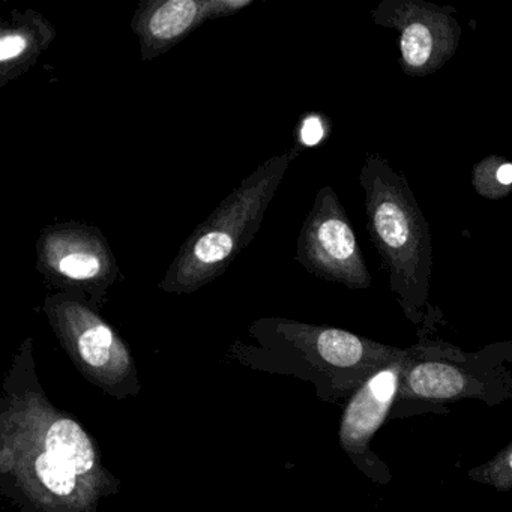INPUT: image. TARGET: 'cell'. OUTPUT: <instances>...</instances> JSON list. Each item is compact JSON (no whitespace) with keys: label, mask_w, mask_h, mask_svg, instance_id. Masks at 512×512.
Segmentation results:
<instances>
[{"label":"cell","mask_w":512,"mask_h":512,"mask_svg":"<svg viewBox=\"0 0 512 512\" xmlns=\"http://www.w3.org/2000/svg\"><path fill=\"white\" fill-rule=\"evenodd\" d=\"M292 160L274 155L248 175L188 236L158 289L190 295L221 277L256 238Z\"/></svg>","instance_id":"1"},{"label":"cell","mask_w":512,"mask_h":512,"mask_svg":"<svg viewBox=\"0 0 512 512\" xmlns=\"http://www.w3.org/2000/svg\"><path fill=\"white\" fill-rule=\"evenodd\" d=\"M371 239L389 271V283L413 308L428 298L433 250L430 227L401 173L370 155L359 176Z\"/></svg>","instance_id":"2"},{"label":"cell","mask_w":512,"mask_h":512,"mask_svg":"<svg viewBox=\"0 0 512 512\" xmlns=\"http://www.w3.org/2000/svg\"><path fill=\"white\" fill-rule=\"evenodd\" d=\"M37 271L61 292L80 293L101 307L121 268L98 227L67 221L44 227L37 241Z\"/></svg>","instance_id":"3"},{"label":"cell","mask_w":512,"mask_h":512,"mask_svg":"<svg viewBox=\"0 0 512 512\" xmlns=\"http://www.w3.org/2000/svg\"><path fill=\"white\" fill-rule=\"evenodd\" d=\"M296 260L320 280L368 289L371 275L349 217L332 187L317 191L296 242Z\"/></svg>","instance_id":"4"},{"label":"cell","mask_w":512,"mask_h":512,"mask_svg":"<svg viewBox=\"0 0 512 512\" xmlns=\"http://www.w3.org/2000/svg\"><path fill=\"white\" fill-rule=\"evenodd\" d=\"M44 311L71 358L86 373L115 383L133 371V358L124 340L86 296L55 293L47 296Z\"/></svg>","instance_id":"5"},{"label":"cell","mask_w":512,"mask_h":512,"mask_svg":"<svg viewBox=\"0 0 512 512\" xmlns=\"http://www.w3.org/2000/svg\"><path fill=\"white\" fill-rule=\"evenodd\" d=\"M451 11L421 0H385L373 11V19L400 34L404 73L427 77L440 70L460 44L463 29Z\"/></svg>","instance_id":"6"},{"label":"cell","mask_w":512,"mask_h":512,"mask_svg":"<svg viewBox=\"0 0 512 512\" xmlns=\"http://www.w3.org/2000/svg\"><path fill=\"white\" fill-rule=\"evenodd\" d=\"M29 472L40 490L56 500H70L97 472V449L85 428L68 416H53L44 428Z\"/></svg>","instance_id":"7"},{"label":"cell","mask_w":512,"mask_h":512,"mask_svg":"<svg viewBox=\"0 0 512 512\" xmlns=\"http://www.w3.org/2000/svg\"><path fill=\"white\" fill-rule=\"evenodd\" d=\"M254 0H142L131 29L139 38L142 61H154L194 31L224 17L236 16Z\"/></svg>","instance_id":"8"},{"label":"cell","mask_w":512,"mask_h":512,"mask_svg":"<svg viewBox=\"0 0 512 512\" xmlns=\"http://www.w3.org/2000/svg\"><path fill=\"white\" fill-rule=\"evenodd\" d=\"M56 35L52 23L38 11H13L0 28V88L28 73Z\"/></svg>","instance_id":"9"},{"label":"cell","mask_w":512,"mask_h":512,"mask_svg":"<svg viewBox=\"0 0 512 512\" xmlns=\"http://www.w3.org/2000/svg\"><path fill=\"white\" fill-rule=\"evenodd\" d=\"M400 380V368H385L374 374L352 398L343 422H341V442L347 448L365 445L385 421Z\"/></svg>","instance_id":"10"},{"label":"cell","mask_w":512,"mask_h":512,"mask_svg":"<svg viewBox=\"0 0 512 512\" xmlns=\"http://www.w3.org/2000/svg\"><path fill=\"white\" fill-rule=\"evenodd\" d=\"M295 331L313 344L317 355L332 367H355L365 356V341L352 332L337 328H310L293 323Z\"/></svg>","instance_id":"11"},{"label":"cell","mask_w":512,"mask_h":512,"mask_svg":"<svg viewBox=\"0 0 512 512\" xmlns=\"http://www.w3.org/2000/svg\"><path fill=\"white\" fill-rule=\"evenodd\" d=\"M413 394L424 398H451L466 386L463 374L452 365L427 362L413 368L407 377Z\"/></svg>","instance_id":"12"},{"label":"cell","mask_w":512,"mask_h":512,"mask_svg":"<svg viewBox=\"0 0 512 512\" xmlns=\"http://www.w3.org/2000/svg\"><path fill=\"white\" fill-rule=\"evenodd\" d=\"M500 157H488L482 160L473 170V187L481 196L488 199H500L508 196L509 191L500 185L497 178V166Z\"/></svg>","instance_id":"13"},{"label":"cell","mask_w":512,"mask_h":512,"mask_svg":"<svg viewBox=\"0 0 512 512\" xmlns=\"http://www.w3.org/2000/svg\"><path fill=\"white\" fill-rule=\"evenodd\" d=\"M323 137H325V125H323L320 116L310 115L302 121L301 131H299V142H301L302 145H319Z\"/></svg>","instance_id":"14"},{"label":"cell","mask_w":512,"mask_h":512,"mask_svg":"<svg viewBox=\"0 0 512 512\" xmlns=\"http://www.w3.org/2000/svg\"><path fill=\"white\" fill-rule=\"evenodd\" d=\"M505 463H506V467H508V469L511 470V472H512V449H511V452H509V454L506 455Z\"/></svg>","instance_id":"15"}]
</instances>
